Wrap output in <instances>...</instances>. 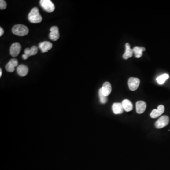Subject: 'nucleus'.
<instances>
[{
  "instance_id": "obj_1",
  "label": "nucleus",
  "mask_w": 170,
  "mask_h": 170,
  "mask_svg": "<svg viewBox=\"0 0 170 170\" xmlns=\"http://www.w3.org/2000/svg\"><path fill=\"white\" fill-rule=\"evenodd\" d=\"M28 20L31 23H40L42 20V17L40 14L39 9L34 7L31 10L28 15Z\"/></svg>"
},
{
  "instance_id": "obj_2",
  "label": "nucleus",
  "mask_w": 170,
  "mask_h": 170,
  "mask_svg": "<svg viewBox=\"0 0 170 170\" xmlns=\"http://www.w3.org/2000/svg\"><path fill=\"white\" fill-rule=\"evenodd\" d=\"M13 34L18 36H23L28 34L29 29L27 27L22 24L15 25L12 28Z\"/></svg>"
},
{
  "instance_id": "obj_3",
  "label": "nucleus",
  "mask_w": 170,
  "mask_h": 170,
  "mask_svg": "<svg viewBox=\"0 0 170 170\" xmlns=\"http://www.w3.org/2000/svg\"><path fill=\"white\" fill-rule=\"evenodd\" d=\"M40 4L44 10L48 13H52L55 9L54 4L50 0H41Z\"/></svg>"
},
{
  "instance_id": "obj_4",
  "label": "nucleus",
  "mask_w": 170,
  "mask_h": 170,
  "mask_svg": "<svg viewBox=\"0 0 170 170\" xmlns=\"http://www.w3.org/2000/svg\"><path fill=\"white\" fill-rule=\"evenodd\" d=\"M170 119L169 117L166 115L161 116L155 124V126L157 129H161L166 126L169 124Z\"/></svg>"
},
{
  "instance_id": "obj_5",
  "label": "nucleus",
  "mask_w": 170,
  "mask_h": 170,
  "mask_svg": "<svg viewBox=\"0 0 170 170\" xmlns=\"http://www.w3.org/2000/svg\"><path fill=\"white\" fill-rule=\"evenodd\" d=\"M140 84V80L138 78L131 77L128 80L129 88L131 91H135L138 89Z\"/></svg>"
},
{
  "instance_id": "obj_6",
  "label": "nucleus",
  "mask_w": 170,
  "mask_h": 170,
  "mask_svg": "<svg viewBox=\"0 0 170 170\" xmlns=\"http://www.w3.org/2000/svg\"><path fill=\"white\" fill-rule=\"evenodd\" d=\"M21 47L19 42H14L12 44L10 48V54L13 57H16L19 55Z\"/></svg>"
},
{
  "instance_id": "obj_7",
  "label": "nucleus",
  "mask_w": 170,
  "mask_h": 170,
  "mask_svg": "<svg viewBox=\"0 0 170 170\" xmlns=\"http://www.w3.org/2000/svg\"><path fill=\"white\" fill-rule=\"evenodd\" d=\"M50 33L49 35L50 39L53 41H57L60 38L59 31V28L56 26H53L50 28Z\"/></svg>"
},
{
  "instance_id": "obj_8",
  "label": "nucleus",
  "mask_w": 170,
  "mask_h": 170,
  "mask_svg": "<svg viewBox=\"0 0 170 170\" xmlns=\"http://www.w3.org/2000/svg\"><path fill=\"white\" fill-rule=\"evenodd\" d=\"M164 111V106L163 105H160L157 107V109H154L151 113V117L157 118L162 115Z\"/></svg>"
},
{
  "instance_id": "obj_9",
  "label": "nucleus",
  "mask_w": 170,
  "mask_h": 170,
  "mask_svg": "<svg viewBox=\"0 0 170 170\" xmlns=\"http://www.w3.org/2000/svg\"><path fill=\"white\" fill-rule=\"evenodd\" d=\"M39 47L43 53L47 52L53 47V45L50 42L44 41L40 42L39 44Z\"/></svg>"
},
{
  "instance_id": "obj_10",
  "label": "nucleus",
  "mask_w": 170,
  "mask_h": 170,
  "mask_svg": "<svg viewBox=\"0 0 170 170\" xmlns=\"http://www.w3.org/2000/svg\"><path fill=\"white\" fill-rule=\"evenodd\" d=\"M136 111L137 113L141 114L144 112L146 108V104L143 101H139L136 104Z\"/></svg>"
},
{
  "instance_id": "obj_11",
  "label": "nucleus",
  "mask_w": 170,
  "mask_h": 170,
  "mask_svg": "<svg viewBox=\"0 0 170 170\" xmlns=\"http://www.w3.org/2000/svg\"><path fill=\"white\" fill-rule=\"evenodd\" d=\"M102 93L104 95L107 97L111 94L112 91V87L111 84L109 82H105L103 84L101 88Z\"/></svg>"
},
{
  "instance_id": "obj_12",
  "label": "nucleus",
  "mask_w": 170,
  "mask_h": 170,
  "mask_svg": "<svg viewBox=\"0 0 170 170\" xmlns=\"http://www.w3.org/2000/svg\"><path fill=\"white\" fill-rule=\"evenodd\" d=\"M17 72L20 76L25 77L28 73V67L24 65H20L17 67Z\"/></svg>"
},
{
  "instance_id": "obj_13",
  "label": "nucleus",
  "mask_w": 170,
  "mask_h": 170,
  "mask_svg": "<svg viewBox=\"0 0 170 170\" xmlns=\"http://www.w3.org/2000/svg\"><path fill=\"white\" fill-rule=\"evenodd\" d=\"M112 110L114 114H121L124 112V108L121 103H114L112 106Z\"/></svg>"
},
{
  "instance_id": "obj_14",
  "label": "nucleus",
  "mask_w": 170,
  "mask_h": 170,
  "mask_svg": "<svg viewBox=\"0 0 170 170\" xmlns=\"http://www.w3.org/2000/svg\"><path fill=\"white\" fill-rule=\"evenodd\" d=\"M126 50L125 52L123 55V58L124 59L127 60L129 58H131L132 56L133 51V49H131L130 44L129 43H126L125 45Z\"/></svg>"
},
{
  "instance_id": "obj_15",
  "label": "nucleus",
  "mask_w": 170,
  "mask_h": 170,
  "mask_svg": "<svg viewBox=\"0 0 170 170\" xmlns=\"http://www.w3.org/2000/svg\"><path fill=\"white\" fill-rule=\"evenodd\" d=\"M38 48L36 46H33L31 48H27L24 51L25 54L28 57L35 55L38 53Z\"/></svg>"
},
{
  "instance_id": "obj_16",
  "label": "nucleus",
  "mask_w": 170,
  "mask_h": 170,
  "mask_svg": "<svg viewBox=\"0 0 170 170\" xmlns=\"http://www.w3.org/2000/svg\"><path fill=\"white\" fill-rule=\"evenodd\" d=\"M121 104H122V105H123V108H124V110L126 112H130V111L132 110V104L131 102L129 100H124Z\"/></svg>"
},
{
  "instance_id": "obj_17",
  "label": "nucleus",
  "mask_w": 170,
  "mask_h": 170,
  "mask_svg": "<svg viewBox=\"0 0 170 170\" xmlns=\"http://www.w3.org/2000/svg\"><path fill=\"white\" fill-rule=\"evenodd\" d=\"M145 48L142 47H135L133 49V51L135 54V57L137 58H139L142 57L143 55V52L145 51Z\"/></svg>"
},
{
  "instance_id": "obj_18",
  "label": "nucleus",
  "mask_w": 170,
  "mask_h": 170,
  "mask_svg": "<svg viewBox=\"0 0 170 170\" xmlns=\"http://www.w3.org/2000/svg\"><path fill=\"white\" fill-rule=\"evenodd\" d=\"M169 78V76L167 74H164L161 76H159L157 79V82L159 85L164 84L167 79Z\"/></svg>"
},
{
  "instance_id": "obj_19",
  "label": "nucleus",
  "mask_w": 170,
  "mask_h": 170,
  "mask_svg": "<svg viewBox=\"0 0 170 170\" xmlns=\"http://www.w3.org/2000/svg\"><path fill=\"white\" fill-rule=\"evenodd\" d=\"M99 95L100 100L101 103L102 104H105L107 101V97H106L102 93L101 88L99 89Z\"/></svg>"
},
{
  "instance_id": "obj_20",
  "label": "nucleus",
  "mask_w": 170,
  "mask_h": 170,
  "mask_svg": "<svg viewBox=\"0 0 170 170\" xmlns=\"http://www.w3.org/2000/svg\"><path fill=\"white\" fill-rule=\"evenodd\" d=\"M5 69L7 72H13L14 71L15 67L10 62H9L5 66Z\"/></svg>"
},
{
  "instance_id": "obj_21",
  "label": "nucleus",
  "mask_w": 170,
  "mask_h": 170,
  "mask_svg": "<svg viewBox=\"0 0 170 170\" xmlns=\"http://www.w3.org/2000/svg\"><path fill=\"white\" fill-rule=\"evenodd\" d=\"M7 3L5 1L1 0L0 1V9H4L6 8Z\"/></svg>"
},
{
  "instance_id": "obj_22",
  "label": "nucleus",
  "mask_w": 170,
  "mask_h": 170,
  "mask_svg": "<svg viewBox=\"0 0 170 170\" xmlns=\"http://www.w3.org/2000/svg\"><path fill=\"white\" fill-rule=\"evenodd\" d=\"M13 66L14 67H15L18 66V61L17 59H16L15 58L13 59H12L10 60L9 61Z\"/></svg>"
},
{
  "instance_id": "obj_23",
  "label": "nucleus",
  "mask_w": 170,
  "mask_h": 170,
  "mask_svg": "<svg viewBox=\"0 0 170 170\" xmlns=\"http://www.w3.org/2000/svg\"><path fill=\"white\" fill-rule=\"evenodd\" d=\"M3 34H4V30H3V28L1 27L0 28V36H2Z\"/></svg>"
},
{
  "instance_id": "obj_24",
  "label": "nucleus",
  "mask_w": 170,
  "mask_h": 170,
  "mask_svg": "<svg viewBox=\"0 0 170 170\" xmlns=\"http://www.w3.org/2000/svg\"><path fill=\"white\" fill-rule=\"evenodd\" d=\"M22 58H23V59L24 60H27V59L28 58V56H27L26 54H24L22 55Z\"/></svg>"
},
{
  "instance_id": "obj_25",
  "label": "nucleus",
  "mask_w": 170,
  "mask_h": 170,
  "mask_svg": "<svg viewBox=\"0 0 170 170\" xmlns=\"http://www.w3.org/2000/svg\"><path fill=\"white\" fill-rule=\"evenodd\" d=\"M2 68H0V77H1L2 75Z\"/></svg>"
}]
</instances>
